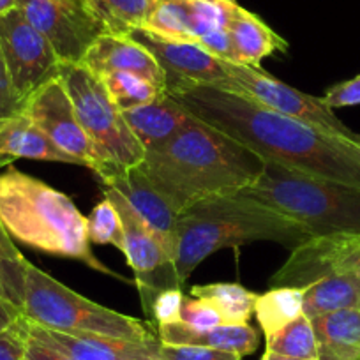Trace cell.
<instances>
[{
    "label": "cell",
    "mask_w": 360,
    "mask_h": 360,
    "mask_svg": "<svg viewBox=\"0 0 360 360\" xmlns=\"http://www.w3.org/2000/svg\"><path fill=\"white\" fill-rule=\"evenodd\" d=\"M168 94L265 161L360 188V140L338 136L217 85H182Z\"/></svg>",
    "instance_id": "cell-1"
},
{
    "label": "cell",
    "mask_w": 360,
    "mask_h": 360,
    "mask_svg": "<svg viewBox=\"0 0 360 360\" xmlns=\"http://www.w3.org/2000/svg\"><path fill=\"white\" fill-rule=\"evenodd\" d=\"M140 169L180 214L200 200L252 186L265 169V159L193 117L168 143L147 152Z\"/></svg>",
    "instance_id": "cell-2"
},
{
    "label": "cell",
    "mask_w": 360,
    "mask_h": 360,
    "mask_svg": "<svg viewBox=\"0 0 360 360\" xmlns=\"http://www.w3.org/2000/svg\"><path fill=\"white\" fill-rule=\"evenodd\" d=\"M309 238L295 221L255 200L240 195L210 196L189 205L176 217L175 269L184 285L207 256L224 248L270 240L292 251Z\"/></svg>",
    "instance_id": "cell-3"
},
{
    "label": "cell",
    "mask_w": 360,
    "mask_h": 360,
    "mask_svg": "<svg viewBox=\"0 0 360 360\" xmlns=\"http://www.w3.org/2000/svg\"><path fill=\"white\" fill-rule=\"evenodd\" d=\"M0 223L22 244L41 252L85 263L131 285L106 266L90 248L86 217L64 193L16 168L0 173Z\"/></svg>",
    "instance_id": "cell-4"
},
{
    "label": "cell",
    "mask_w": 360,
    "mask_h": 360,
    "mask_svg": "<svg viewBox=\"0 0 360 360\" xmlns=\"http://www.w3.org/2000/svg\"><path fill=\"white\" fill-rule=\"evenodd\" d=\"M235 195L295 221L311 238L360 235V188L265 161L255 184Z\"/></svg>",
    "instance_id": "cell-5"
},
{
    "label": "cell",
    "mask_w": 360,
    "mask_h": 360,
    "mask_svg": "<svg viewBox=\"0 0 360 360\" xmlns=\"http://www.w3.org/2000/svg\"><path fill=\"white\" fill-rule=\"evenodd\" d=\"M22 313L30 323L65 334L105 335L131 341L158 338V330L150 323L85 299L32 263L27 266Z\"/></svg>",
    "instance_id": "cell-6"
},
{
    "label": "cell",
    "mask_w": 360,
    "mask_h": 360,
    "mask_svg": "<svg viewBox=\"0 0 360 360\" xmlns=\"http://www.w3.org/2000/svg\"><path fill=\"white\" fill-rule=\"evenodd\" d=\"M60 78L75 105L76 115L99 159V168H134L145 159V148L124 113L117 108L105 83L85 64L62 65ZM94 172V173H96Z\"/></svg>",
    "instance_id": "cell-7"
},
{
    "label": "cell",
    "mask_w": 360,
    "mask_h": 360,
    "mask_svg": "<svg viewBox=\"0 0 360 360\" xmlns=\"http://www.w3.org/2000/svg\"><path fill=\"white\" fill-rule=\"evenodd\" d=\"M224 68H226L228 79L224 85H221L223 89L242 92L266 108L292 117V119L302 120L338 136L360 140L346 124H342V120L335 117L334 110L328 108L321 101V98L304 94L300 90L286 85L285 82H279L274 76L266 75L262 69L226 60H224Z\"/></svg>",
    "instance_id": "cell-8"
},
{
    "label": "cell",
    "mask_w": 360,
    "mask_h": 360,
    "mask_svg": "<svg viewBox=\"0 0 360 360\" xmlns=\"http://www.w3.org/2000/svg\"><path fill=\"white\" fill-rule=\"evenodd\" d=\"M0 50L13 89L25 105L41 86L60 76L64 64L53 46L18 8L0 16Z\"/></svg>",
    "instance_id": "cell-9"
},
{
    "label": "cell",
    "mask_w": 360,
    "mask_h": 360,
    "mask_svg": "<svg viewBox=\"0 0 360 360\" xmlns=\"http://www.w3.org/2000/svg\"><path fill=\"white\" fill-rule=\"evenodd\" d=\"M105 198L115 205L122 219L124 235H126V259L134 272V285L140 293L141 306L145 314L150 313L152 302L159 293L166 290L182 288L175 262L166 252L161 242L145 226L138 214L127 205L126 200L112 188L101 186Z\"/></svg>",
    "instance_id": "cell-10"
},
{
    "label": "cell",
    "mask_w": 360,
    "mask_h": 360,
    "mask_svg": "<svg viewBox=\"0 0 360 360\" xmlns=\"http://www.w3.org/2000/svg\"><path fill=\"white\" fill-rule=\"evenodd\" d=\"M16 8L53 46L62 64H82L105 27L92 13L71 0H18Z\"/></svg>",
    "instance_id": "cell-11"
},
{
    "label": "cell",
    "mask_w": 360,
    "mask_h": 360,
    "mask_svg": "<svg viewBox=\"0 0 360 360\" xmlns=\"http://www.w3.org/2000/svg\"><path fill=\"white\" fill-rule=\"evenodd\" d=\"M355 274L360 278V235L309 238L272 276L270 286L306 288L328 274Z\"/></svg>",
    "instance_id": "cell-12"
},
{
    "label": "cell",
    "mask_w": 360,
    "mask_h": 360,
    "mask_svg": "<svg viewBox=\"0 0 360 360\" xmlns=\"http://www.w3.org/2000/svg\"><path fill=\"white\" fill-rule=\"evenodd\" d=\"M25 115L65 154L78 159L92 172L99 168V159L76 115L62 78L51 79L27 101Z\"/></svg>",
    "instance_id": "cell-13"
},
{
    "label": "cell",
    "mask_w": 360,
    "mask_h": 360,
    "mask_svg": "<svg viewBox=\"0 0 360 360\" xmlns=\"http://www.w3.org/2000/svg\"><path fill=\"white\" fill-rule=\"evenodd\" d=\"M136 43L147 48L161 65L166 76V89L182 85H224L228 79L224 60L214 57L195 41L159 36L148 29L129 34Z\"/></svg>",
    "instance_id": "cell-14"
},
{
    "label": "cell",
    "mask_w": 360,
    "mask_h": 360,
    "mask_svg": "<svg viewBox=\"0 0 360 360\" xmlns=\"http://www.w3.org/2000/svg\"><path fill=\"white\" fill-rule=\"evenodd\" d=\"M96 175L99 176V184L115 189L126 200L127 205L138 214L145 226L158 237L162 248L175 262L179 214L155 191L140 166H134V168L103 166L99 172H96Z\"/></svg>",
    "instance_id": "cell-15"
},
{
    "label": "cell",
    "mask_w": 360,
    "mask_h": 360,
    "mask_svg": "<svg viewBox=\"0 0 360 360\" xmlns=\"http://www.w3.org/2000/svg\"><path fill=\"white\" fill-rule=\"evenodd\" d=\"M22 328L27 335L55 346L72 360H161V339L131 341L105 335H75L50 330L30 323L23 318Z\"/></svg>",
    "instance_id": "cell-16"
},
{
    "label": "cell",
    "mask_w": 360,
    "mask_h": 360,
    "mask_svg": "<svg viewBox=\"0 0 360 360\" xmlns=\"http://www.w3.org/2000/svg\"><path fill=\"white\" fill-rule=\"evenodd\" d=\"M235 4L224 0H158L145 29L159 36L198 43L212 30L228 27Z\"/></svg>",
    "instance_id": "cell-17"
},
{
    "label": "cell",
    "mask_w": 360,
    "mask_h": 360,
    "mask_svg": "<svg viewBox=\"0 0 360 360\" xmlns=\"http://www.w3.org/2000/svg\"><path fill=\"white\" fill-rule=\"evenodd\" d=\"M82 64L98 76L108 72H134L143 76L148 82L155 83L161 89H166V76L161 65L158 64L150 51L129 36H115V34H103L96 43L89 48ZM168 90V89H166Z\"/></svg>",
    "instance_id": "cell-18"
},
{
    "label": "cell",
    "mask_w": 360,
    "mask_h": 360,
    "mask_svg": "<svg viewBox=\"0 0 360 360\" xmlns=\"http://www.w3.org/2000/svg\"><path fill=\"white\" fill-rule=\"evenodd\" d=\"M158 338L165 345H188L205 346V348L223 349L235 355H251L259 345V334L249 323L217 325V327L198 330L184 325L182 321L168 325H159Z\"/></svg>",
    "instance_id": "cell-19"
},
{
    "label": "cell",
    "mask_w": 360,
    "mask_h": 360,
    "mask_svg": "<svg viewBox=\"0 0 360 360\" xmlns=\"http://www.w3.org/2000/svg\"><path fill=\"white\" fill-rule=\"evenodd\" d=\"M122 113L127 126L143 145L145 154L168 143L193 119L168 92L148 105Z\"/></svg>",
    "instance_id": "cell-20"
},
{
    "label": "cell",
    "mask_w": 360,
    "mask_h": 360,
    "mask_svg": "<svg viewBox=\"0 0 360 360\" xmlns=\"http://www.w3.org/2000/svg\"><path fill=\"white\" fill-rule=\"evenodd\" d=\"M20 158L83 166L78 159L60 150L25 112L0 124V166L11 165Z\"/></svg>",
    "instance_id": "cell-21"
},
{
    "label": "cell",
    "mask_w": 360,
    "mask_h": 360,
    "mask_svg": "<svg viewBox=\"0 0 360 360\" xmlns=\"http://www.w3.org/2000/svg\"><path fill=\"white\" fill-rule=\"evenodd\" d=\"M228 32L233 43L235 55H237V64L248 65V68L262 69L259 65L263 58L270 57L278 50H288V43L281 36H278L265 22H262L252 13L245 11L238 4H235L231 9Z\"/></svg>",
    "instance_id": "cell-22"
},
{
    "label": "cell",
    "mask_w": 360,
    "mask_h": 360,
    "mask_svg": "<svg viewBox=\"0 0 360 360\" xmlns=\"http://www.w3.org/2000/svg\"><path fill=\"white\" fill-rule=\"evenodd\" d=\"M318 360H356L360 356V309H342L311 320Z\"/></svg>",
    "instance_id": "cell-23"
},
{
    "label": "cell",
    "mask_w": 360,
    "mask_h": 360,
    "mask_svg": "<svg viewBox=\"0 0 360 360\" xmlns=\"http://www.w3.org/2000/svg\"><path fill=\"white\" fill-rule=\"evenodd\" d=\"M302 290V313L309 320L335 311L360 309V278L355 274H328Z\"/></svg>",
    "instance_id": "cell-24"
},
{
    "label": "cell",
    "mask_w": 360,
    "mask_h": 360,
    "mask_svg": "<svg viewBox=\"0 0 360 360\" xmlns=\"http://www.w3.org/2000/svg\"><path fill=\"white\" fill-rule=\"evenodd\" d=\"M158 0H86V8L105 27L106 34L129 36L145 29Z\"/></svg>",
    "instance_id": "cell-25"
},
{
    "label": "cell",
    "mask_w": 360,
    "mask_h": 360,
    "mask_svg": "<svg viewBox=\"0 0 360 360\" xmlns=\"http://www.w3.org/2000/svg\"><path fill=\"white\" fill-rule=\"evenodd\" d=\"M191 297L209 300L223 318V323H248L255 314V304L258 295L237 283H212V285L193 286Z\"/></svg>",
    "instance_id": "cell-26"
},
{
    "label": "cell",
    "mask_w": 360,
    "mask_h": 360,
    "mask_svg": "<svg viewBox=\"0 0 360 360\" xmlns=\"http://www.w3.org/2000/svg\"><path fill=\"white\" fill-rule=\"evenodd\" d=\"M302 288L279 286L258 295L255 314L265 338L276 334L302 314Z\"/></svg>",
    "instance_id": "cell-27"
},
{
    "label": "cell",
    "mask_w": 360,
    "mask_h": 360,
    "mask_svg": "<svg viewBox=\"0 0 360 360\" xmlns=\"http://www.w3.org/2000/svg\"><path fill=\"white\" fill-rule=\"evenodd\" d=\"M99 78L103 79L106 90L110 92L113 103L120 112L140 108V106L148 105V103L155 101L168 92L166 89H161L155 83L148 82L147 78L134 75V72H108V75L99 76Z\"/></svg>",
    "instance_id": "cell-28"
},
{
    "label": "cell",
    "mask_w": 360,
    "mask_h": 360,
    "mask_svg": "<svg viewBox=\"0 0 360 360\" xmlns=\"http://www.w3.org/2000/svg\"><path fill=\"white\" fill-rule=\"evenodd\" d=\"M25 256L13 244V237L0 223V297L22 309L25 300Z\"/></svg>",
    "instance_id": "cell-29"
},
{
    "label": "cell",
    "mask_w": 360,
    "mask_h": 360,
    "mask_svg": "<svg viewBox=\"0 0 360 360\" xmlns=\"http://www.w3.org/2000/svg\"><path fill=\"white\" fill-rule=\"evenodd\" d=\"M265 352L292 356V359L318 360V342L313 323L304 313L281 330L265 338Z\"/></svg>",
    "instance_id": "cell-30"
},
{
    "label": "cell",
    "mask_w": 360,
    "mask_h": 360,
    "mask_svg": "<svg viewBox=\"0 0 360 360\" xmlns=\"http://www.w3.org/2000/svg\"><path fill=\"white\" fill-rule=\"evenodd\" d=\"M86 233L90 244H112L126 255V235H124L122 219L108 198L99 202L86 217Z\"/></svg>",
    "instance_id": "cell-31"
},
{
    "label": "cell",
    "mask_w": 360,
    "mask_h": 360,
    "mask_svg": "<svg viewBox=\"0 0 360 360\" xmlns=\"http://www.w3.org/2000/svg\"><path fill=\"white\" fill-rule=\"evenodd\" d=\"M180 321L188 327L205 330V328L223 325V318L217 313L216 307L209 300L198 299V297H186L182 300V309H180Z\"/></svg>",
    "instance_id": "cell-32"
},
{
    "label": "cell",
    "mask_w": 360,
    "mask_h": 360,
    "mask_svg": "<svg viewBox=\"0 0 360 360\" xmlns=\"http://www.w3.org/2000/svg\"><path fill=\"white\" fill-rule=\"evenodd\" d=\"M182 300H184L182 288L166 290V292L159 293L154 299V302H152L150 313H148V320H152V327L158 330L159 325H168L180 321Z\"/></svg>",
    "instance_id": "cell-33"
},
{
    "label": "cell",
    "mask_w": 360,
    "mask_h": 360,
    "mask_svg": "<svg viewBox=\"0 0 360 360\" xmlns=\"http://www.w3.org/2000/svg\"><path fill=\"white\" fill-rule=\"evenodd\" d=\"M161 360H242L240 355L205 346L161 345Z\"/></svg>",
    "instance_id": "cell-34"
},
{
    "label": "cell",
    "mask_w": 360,
    "mask_h": 360,
    "mask_svg": "<svg viewBox=\"0 0 360 360\" xmlns=\"http://www.w3.org/2000/svg\"><path fill=\"white\" fill-rule=\"evenodd\" d=\"M321 101H323L330 110L359 106L360 105V75L332 85L330 89L325 92Z\"/></svg>",
    "instance_id": "cell-35"
},
{
    "label": "cell",
    "mask_w": 360,
    "mask_h": 360,
    "mask_svg": "<svg viewBox=\"0 0 360 360\" xmlns=\"http://www.w3.org/2000/svg\"><path fill=\"white\" fill-rule=\"evenodd\" d=\"M25 110V103L18 98L13 89L8 68H6L2 50H0V124H4L11 117L20 115Z\"/></svg>",
    "instance_id": "cell-36"
},
{
    "label": "cell",
    "mask_w": 360,
    "mask_h": 360,
    "mask_svg": "<svg viewBox=\"0 0 360 360\" xmlns=\"http://www.w3.org/2000/svg\"><path fill=\"white\" fill-rule=\"evenodd\" d=\"M198 44H202V46L205 48L209 53H212L214 57L226 62H235V64H237V55H235L233 43H231L228 27L212 30V32L207 34L205 37H202V39L198 41Z\"/></svg>",
    "instance_id": "cell-37"
},
{
    "label": "cell",
    "mask_w": 360,
    "mask_h": 360,
    "mask_svg": "<svg viewBox=\"0 0 360 360\" xmlns=\"http://www.w3.org/2000/svg\"><path fill=\"white\" fill-rule=\"evenodd\" d=\"M22 320L13 330L0 332V360L25 359V335L22 330Z\"/></svg>",
    "instance_id": "cell-38"
},
{
    "label": "cell",
    "mask_w": 360,
    "mask_h": 360,
    "mask_svg": "<svg viewBox=\"0 0 360 360\" xmlns=\"http://www.w3.org/2000/svg\"><path fill=\"white\" fill-rule=\"evenodd\" d=\"M23 330V328H22ZM25 335V359L29 360H72L71 356L65 355L64 352L57 349L55 346L41 342L37 339L30 338L23 332Z\"/></svg>",
    "instance_id": "cell-39"
},
{
    "label": "cell",
    "mask_w": 360,
    "mask_h": 360,
    "mask_svg": "<svg viewBox=\"0 0 360 360\" xmlns=\"http://www.w3.org/2000/svg\"><path fill=\"white\" fill-rule=\"evenodd\" d=\"M23 318L22 309L0 297V332L13 330Z\"/></svg>",
    "instance_id": "cell-40"
},
{
    "label": "cell",
    "mask_w": 360,
    "mask_h": 360,
    "mask_svg": "<svg viewBox=\"0 0 360 360\" xmlns=\"http://www.w3.org/2000/svg\"><path fill=\"white\" fill-rule=\"evenodd\" d=\"M18 6V0H0V16L8 15L9 11L16 9Z\"/></svg>",
    "instance_id": "cell-41"
},
{
    "label": "cell",
    "mask_w": 360,
    "mask_h": 360,
    "mask_svg": "<svg viewBox=\"0 0 360 360\" xmlns=\"http://www.w3.org/2000/svg\"><path fill=\"white\" fill-rule=\"evenodd\" d=\"M262 360H304V359H292V356H283V355H278V353L265 352V355L262 356Z\"/></svg>",
    "instance_id": "cell-42"
},
{
    "label": "cell",
    "mask_w": 360,
    "mask_h": 360,
    "mask_svg": "<svg viewBox=\"0 0 360 360\" xmlns=\"http://www.w3.org/2000/svg\"><path fill=\"white\" fill-rule=\"evenodd\" d=\"M71 2H75V4H79V6H85L86 8V0H71ZM89 9V8H86Z\"/></svg>",
    "instance_id": "cell-43"
},
{
    "label": "cell",
    "mask_w": 360,
    "mask_h": 360,
    "mask_svg": "<svg viewBox=\"0 0 360 360\" xmlns=\"http://www.w3.org/2000/svg\"><path fill=\"white\" fill-rule=\"evenodd\" d=\"M224 2H237V0H224Z\"/></svg>",
    "instance_id": "cell-44"
},
{
    "label": "cell",
    "mask_w": 360,
    "mask_h": 360,
    "mask_svg": "<svg viewBox=\"0 0 360 360\" xmlns=\"http://www.w3.org/2000/svg\"><path fill=\"white\" fill-rule=\"evenodd\" d=\"M23 360H29V359H23Z\"/></svg>",
    "instance_id": "cell-45"
},
{
    "label": "cell",
    "mask_w": 360,
    "mask_h": 360,
    "mask_svg": "<svg viewBox=\"0 0 360 360\" xmlns=\"http://www.w3.org/2000/svg\"><path fill=\"white\" fill-rule=\"evenodd\" d=\"M356 360H360V356H359V359H356Z\"/></svg>",
    "instance_id": "cell-46"
}]
</instances>
